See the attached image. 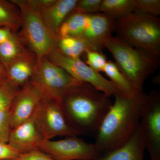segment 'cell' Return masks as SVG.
Instances as JSON below:
<instances>
[{
  "mask_svg": "<svg viewBox=\"0 0 160 160\" xmlns=\"http://www.w3.org/2000/svg\"><path fill=\"white\" fill-rule=\"evenodd\" d=\"M78 1L54 0L50 6L40 12L44 23L53 34L58 37L60 26L73 11Z\"/></svg>",
  "mask_w": 160,
  "mask_h": 160,
  "instance_id": "obj_16",
  "label": "cell"
},
{
  "mask_svg": "<svg viewBox=\"0 0 160 160\" xmlns=\"http://www.w3.org/2000/svg\"><path fill=\"white\" fill-rule=\"evenodd\" d=\"M19 160L18 159H8V160Z\"/></svg>",
  "mask_w": 160,
  "mask_h": 160,
  "instance_id": "obj_32",
  "label": "cell"
},
{
  "mask_svg": "<svg viewBox=\"0 0 160 160\" xmlns=\"http://www.w3.org/2000/svg\"><path fill=\"white\" fill-rule=\"evenodd\" d=\"M19 160H54L42 152L38 150L29 153L20 155Z\"/></svg>",
  "mask_w": 160,
  "mask_h": 160,
  "instance_id": "obj_28",
  "label": "cell"
},
{
  "mask_svg": "<svg viewBox=\"0 0 160 160\" xmlns=\"http://www.w3.org/2000/svg\"><path fill=\"white\" fill-rule=\"evenodd\" d=\"M1 82H0V84H1Z\"/></svg>",
  "mask_w": 160,
  "mask_h": 160,
  "instance_id": "obj_33",
  "label": "cell"
},
{
  "mask_svg": "<svg viewBox=\"0 0 160 160\" xmlns=\"http://www.w3.org/2000/svg\"><path fill=\"white\" fill-rule=\"evenodd\" d=\"M103 72L122 94L131 96L137 92L114 62L107 61Z\"/></svg>",
  "mask_w": 160,
  "mask_h": 160,
  "instance_id": "obj_20",
  "label": "cell"
},
{
  "mask_svg": "<svg viewBox=\"0 0 160 160\" xmlns=\"http://www.w3.org/2000/svg\"><path fill=\"white\" fill-rule=\"evenodd\" d=\"M33 117L44 140L79 135L70 126L60 102L44 98Z\"/></svg>",
  "mask_w": 160,
  "mask_h": 160,
  "instance_id": "obj_8",
  "label": "cell"
},
{
  "mask_svg": "<svg viewBox=\"0 0 160 160\" xmlns=\"http://www.w3.org/2000/svg\"><path fill=\"white\" fill-rule=\"evenodd\" d=\"M44 98L42 90L31 81L21 87L9 109L12 129L31 118Z\"/></svg>",
  "mask_w": 160,
  "mask_h": 160,
  "instance_id": "obj_12",
  "label": "cell"
},
{
  "mask_svg": "<svg viewBox=\"0 0 160 160\" xmlns=\"http://www.w3.org/2000/svg\"><path fill=\"white\" fill-rule=\"evenodd\" d=\"M37 62L35 55L30 51L28 52L5 67L7 80L21 88L31 80Z\"/></svg>",
  "mask_w": 160,
  "mask_h": 160,
  "instance_id": "obj_15",
  "label": "cell"
},
{
  "mask_svg": "<svg viewBox=\"0 0 160 160\" xmlns=\"http://www.w3.org/2000/svg\"><path fill=\"white\" fill-rule=\"evenodd\" d=\"M21 13V23L19 37L27 49L38 59L46 57L57 48L58 38L47 28L40 12L28 0H11Z\"/></svg>",
  "mask_w": 160,
  "mask_h": 160,
  "instance_id": "obj_6",
  "label": "cell"
},
{
  "mask_svg": "<svg viewBox=\"0 0 160 160\" xmlns=\"http://www.w3.org/2000/svg\"><path fill=\"white\" fill-rule=\"evenodd\" d=\"M19 9L11 1L0 0V28H7L17 32L21 27Z\"/></svg>",
  "mask_w": 160,
  "mask_h": 160,
  "instance_id": "obj_19",
  "label": "cell"
},
{
  "mask_svg": "<svg viewBox=\"0 0 160 160\" xmlns=\"http://www.w3.org/2000/svg\"><path fill=\"white\" fill-rule=\"evenodd\" d=\"M114 23L113 19L101 12L84 14L72 11L60 26L58 37L78 38L90 49L102 52L114 31Z\"/></svg>",
  "mask_w": 160,
  "mask_h": 160,
  "instance_id": "obj_4",
  "label": "cell"
},
{
  "mask_svg": "<svg viewBox=\"0 0 160 160\" xmlns=\"http://www.w3.org/2000/svg\"><path fill=\"white\" fill-rule=\"evenodd\" d=\"M31 6L39 12L50 6L54 0H28Z\"/></svg>",
  "mask_w": 160,
  "mask_h": 160,
  "instance_id": "obj_29",
  "label": "cell"
},
{
  "mask_svg": "<svg viewBox=\"0 0 160 160\" xmlns=\"http://www.w3.org/2000/svg\"><path fill=\"white\" fill-rule=\"evenodd\" d=\"M102 2V0H78L72 11L84 14L99 13Z\"/></svg>",
  "mask_w": 160,
  "mask_h": 160,
  "instance_id": "obj_25",
  "label": "cell"
},
{
  "mask_svg": "<svg viewBox=\"0 0 160 160\" xmlns=\"http://www.w3.org/2000/svg\"><path fill=\"white\" fill-rule=\"evenodd\" d=\"M20 88L8 80L0 84V111L10 108L12 102Z\"/></svg>",
  "mask_w": 160,
  "mask_h": 160,
  "instance_id": "obj_22",
  "label": "cell"
},
{
  "mask_svg": "<svg viewBox=\"0 0 160 160\" xmlns=\"http://www.w3.org/2000/svg\"><path fill=\"white\" fill-rule=\"evenodd\" d=\"M57 49L66 56L76 59L80 58L86 50L90 49L82 40L71 37L59 38Z\"/></svg>",
  "mask_w": 160,
  "mask_h": 160,
  "instance_id": "obj_21",
  "label": "cell"
},
{
  "mask_svg": "<svg viewBox=\"0 0 160 160\" xmlns=\"http://www.w3.org/2000/svg\"><path fill=\"white\" fill-rule=\"evenodd\" d=\"M20 155L9 143L0 142V160L18 159Z\"/></svg>",
  "mask_w": 160,
  "mask_h": 160,
  "instance_id": "obj_27",
  "label": "cell"
},
{
  "mask_svg": "<svg viewBox=\"0 0 160 160\" xmlns=\"http://www.w3.org/2000/svg\"><path fill=\"white\" fill-rule=\"evenodd\" d=\"M85 54L86 56V64L95 71L99 72H103L107 61L106 56L102 52L92 49L86 50Z\"/></svg>",
  "mask_w": 160,
  "mask_h": 160,
  "instance_id": "obj_23",
  "label": "cell"
},
{
  "mask_svg": "<svg viewBox=\"0 0 160 160\" xmlns=\"http://www.w3.org/2000/svg\"><path fill=\"white\" fill-rule=\"evenodd\" d=\"M46 58L52 63L67 72L78 81L88 83L110 98L121 92L110 80L95 71L80 58L68 57L57 48ZM122 93V92H121Z\"/></svg>",
  "mask_w": 160,
  "mask_h": 160,
  "instance_id": "obj_9",
  "label": "cell"
},
{
  "mask_svg": "<svg viewBox=\"0 0 160 160\" xmlns=\"http://www.w3.org/2000/svg\"><path fill=\"white\" fill-rule=\"evenodd\" d=\"M115 60L119 69L138 92H143L144 83L159 66V58L131 46L112 36L104 44Z\"/></svg>",
  "mask_w": 160,
  "mask_h": 160,
  "instance_id": "obj_3",
  "label": "cell"
},
{
  "mask_svg": "<svg viewBox=\"0 0 160 160\" xmlns=\"http://www.w3.org/2000/svg\"><path fill=\"white\" fill-rule=\"evenodd\" d=\"M43 140L32 116L12 129L8 143L20 154H23L38 150Z\"/></svg>",
  "mask_w": 160,
  "mask_h": 160,
  "instance_id": "obj_13",
  "label": "cell"
},
{
  "mask_svg": "<svg viewBox=\"0 0 160 160\" xmlns=\"http://www.w3.org/2000/svg\"><path fill=\"white\" fill-rule=\"evenodd\" d=\"M134 12L158 17L160 15V0H135Z\"/></svg>",
  "mask_w": 160,
  "mask_h": 160,
  "instance_id": "obj_24",
  "label": "cell"
},
{
  "mask_svg": "<svg viewBox=\"0 0 160 160\" xmlns=\"http://www.w3.org/2000/svg\"><path fill=\"white\" fill-rule=\"evenodd\" d=\"M30 81L42 90L45 98L60 102L68 91L82 83L46 57L38 59L36 68Z\"/></svg>",
  "mask_w": 160,
  "mask_h": 160,
  "instance_id": "obj_7",
  "label": "cell"
},
{
  "mask_svg": "<svg viewBox=\"0 0 160 160\" xmlns=\"http://www.w3.org/2000/svg\"><path fill=\"white\" fill-rule=\"evenodd\" d=\"M146 150L142 131L138 126L125 144L90 160H144Z\"/></svg>",
  "mask_w": 160,
  "mask_h": 160,
  "instance_id": "obj_14",
  "label": "cell"
},
{
  "mask_svg": "<svg viewBox=\"0 0 160 160\" xmlns=\"http://www.w3.org/2000/svg\"><path fill=\"white\" fill-rule=\"evenodd\" d=\"M139 126L150 160H160V95L158 92L148 94Z\"/></svg>",
  "mask_w": 160,
  "mask_h": 160,
  "instance_id": "obj_11",
  "label": "cell"
},
{
  "mask_svg": "<svg viewBox=\"0 0 160 160\" xmlns=\"http://www.w3.org/2000/svg\"><path fill=\"white\" fill-rule=\"evenodd\" d=\"M135 0H102L100 12L114 20L134 12Z\"/></svg>",
  "mask_w": 160,
  "mask_h": 160,
  "instance_id": "obj_18",
  "label": "cell"
},
{
  "mask_svg": "<svg viewBox=\"0 0 160 160\" xmlns=\"http://www.w3.org/2000/svg\"><path fill=\"white\" fill-rule=\"evenodd\" d=\"M118 38L131 46L160 56V19L133 12L115 20Z\"/></svg>",
  "mask_w": 160,
  "mask_h": 160,
  "instance_id": "obj_5",
  "label": "cell"
},
{
  "mask_svg": "<svg viewBox=\"0 0 160 160\" xmlns=\"http://www.w3.org/2000/svg\"><path fill=\"white\" fill-rule=\"evenodd\" d=\"M29 51L16 32L8 40L0 43V63L5 69L9 63Z\"/></svg>",
  "mask_w": 160,
  "mask_h": 160,
  "instance_id": "obj_17",
  "label": "cell"
},
{
  "mask_svg": "<svg viewBox=\"0 0 160 160\" xmlns=\"http://www.w3.org/2000/svg\"><path fill=\"white\" fill-rule=\"evenodd\" d=\"M38 150L54 160H90L101 154L94 143L87 142L77 136L57 141L43 140Z\"/></svg>",
  "mask_w": 160,
  "mask_h": 160,
  "instance_id": "obj_10",
  "label": "cell"
},
{
  "mask_svg": "<svg viewBox=\"0 0 160 160\" xmlns=\"http://www.w3.org/2000/svg\"><path fill=\"white\" fill-rule=\"evenodd\" d=\"M7 80V76L6 69L0 63V82L2 83Z\"/></svg>",
  "mask_w": 160,
  "mask_h": 160,
  "instance_id": "obj_31",
  "label": "cell"
},
{
  "mask_svg": "<svg viewBox=\"0 0 160 160\" xmlns=\"http://www.w3.org/2000/svg\"><path fill=\"white\" fill-rule=\"evenodd\" d=\"M16 33L7 28H0V43L5 42Z\"/></svg>",
  "mask_w": 160,
  "mask_h": 160,
  "instance_id": "obj_30",
  "label": "cell"
},
{
  "mask_svg": "<svg viewBox=\"0 0 160 160\" xmlns=\"http://www.w3.org/2000/svg\"><path fill=\"white\" fill-rule=\"evenodd\" d=\"M114 97L95 135L94 144L101 154L122 146L132 136L139 125L148 94L144 91L131 96L119 92Z\"/></svg>",
  "mask_w": 160,
  "mask_h": 160,
  "instance_id": "obj_1",
  "label": "cell"
},
{
  "mask_svg": "<svg viewBox=\"0 0 160 160\" xmlns=\"http://www.w3.org/2000/svg\"><path fill=\"white\" fill-rule=\"evenodd\" d=\"M9 109L0 111V142L8 143L12 130Z\"/></svg>",
  "mask_w": 160,
  "mask_h": 160,
  "instance_id": "obj_26",
  "label": "cell"
},
{
  "mask_svg": "<svg viewBox=\"0 0 160 160\" xmlns=\"http://www.w3.org/2000/svg\"><path fill=\"white\" fill-rule=\"evenodd\" d=\"M72 129L79 135L96 134L112 102L88 83L82 82L64 95L61 102Z\"/></svg>",
  "mask_w": 160,
  "mask_h": 160,
  "instance_id": "obj_2",
  "label": "cell"
}]
</instances>
